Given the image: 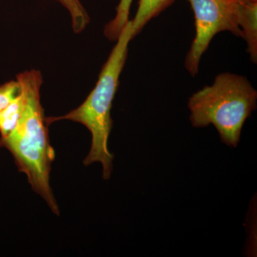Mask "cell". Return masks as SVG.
<instances>
[{"label": "cell", "mask_w": 257, "mask_h": 257, "mask_svg": "<svg viewBox=\"0 0 257 257\" xmlns=\"http://www.w3.org/2000/svg\"><path fill=\"white\" fill-rule=\"evenodd\" d=\"M68 10L72 18V28L75 33H80L89 25L90 18L79 0H55Z\"/></svg>", "instance_id": "9"}, {"label": "cell", "mask_w": 257, "mask_h": 257, "mask_svg": "<svg viewBox=\"0 0 257 257\" xmlns=\"http://www.w3.org/2000/svg\"><path fill=\"white\" fill-rule=\"evenodd\" d=\"M175 0H139V7L133 25V38L142 31L152 19L158 16L162 11L171 6Z\"/></svg>", "instance_id": "6"}, {"label": "cell", "mask_w": 257, "mask_h": 257, "mask_svg": "<svg viewBox=\"0 0 257 257\" xmlns=\"http://www.w3.org/2000/svg\"><path fill=\"white\" fill-rule=\"evenodd\" d=\"M195 17L196 35L185 59L191 75L198 74L201 58L213 37L223 31L243 37L239 25V3L236 0H187Z\"/></svg>", "instance_id": "4"}, {"label": "cell", "mask_w": 257, "mask_h": 257, "mask_svg": "<svg viewBox=\"0 0 257 257\" xmlns=\"http://www.w3.org/2000/svg\"><path fill=\"white\" fill-rule=\"evenodd\" d=\"M133 0H120L116 8V16L104 28V35L111 41H116L128 22Z\"/></svg>", "instance_id": "8"}, {"label": "cell", "mask_w": 257, "mask_h": 257, "mask_svg": "<svg viewBox=\"0 0 257 257\" xmlns=\"http://www.w3.org/2000/svg\"><path fill=\"white\" fill-rule=\"evenodd\" d=\"M20 92V86L17 80L10 81L0 86V111L14 99Z\"/></svg>", "instance_id": "10"}, {"label": "cell", "mask_w": 257, "mask_h": 257, "mask_svg": "<svg viewBox=\"0 0 257 257\" xmlns=\"http://www.w3.org/2000/svg\"><path fill=\"white\" fill-rule=\"evenodd\" d=\"M133 39V25L128 20L116 40L110 55L101 69L95 87L77 109L60 116L45 117L47 124L60 120H70L84 125L92 135V145L84 165L95 162L102 165L103 179L110 178L112 172V154L108 149V140L112 128L111 110L119 86L120 74L128 54L130 42Z\"/></svg>", "instance_id": "2"}, {"label": "cell", "mask_w": 257, "mask_h": 257, "mask_svg": "<svg viewBox=\"0 0 257 257\" xmlns=\"http://www.w3.org/2000/svg\"><path fill=\"white\" fill-rule=\"evenodd\" d=\"M239 4H250V3H256L257 0H236Z\"/></svg>", "instance_id": "11"}, {"label": "cell", "mask_w": 257, "mask_h": 257, "mask_svg": "<svg viewBox=\"0 0 257 257\" xmlns=\"http://www.w3.org/2000/svg\"><path fill=\"white\" fill-rule=\"evenodd\" d=\"M16 80L25 97L23 114L15 130L6 138H0V147L12 154L19 172L27 175L34 192L59 216L60 209L50 184L55 152L41 103L42 73L35 69L25 71L17 76Z\"/></svg>", "instance_id": "1"}, {"label": "cell", "mask_w": 257, "mask_h": 257, "mask_svg": "<svg viewBox=\"0 0 257 257\" xmlns=\"http://www.w3.org/2000/svg\"><path fill=\"white\" fill-rule=\"evenodd\" d=\"M25 97L20 88V92L8 105L0 111V135L1 138H6L18 124L23 114Z\"/></svg>", "instance_id": "7"}, {"label": "cell", "mask_w": 257, "mask_h": 257, "mask_svg": "<svg viewBox=\"0 0 257 257\" xmlns=\"http://www.w3.org/2000/svg\"><path fill=\"white\" fill-rule=\"evenodd\" d=\"M239 25L253 63L257 62V3L240 4Z\"/></svg>", "instance_id": "5"}, {"label": "cell", "mask_w": 257, "mask_h": 257, "mask_svg": "<svg viewBox=\"0 0 257 257\" xmlns=\"http://www.w3.org/2000/svg\"><path fill=\"white\" fill-rule=\"evenodd\" d=\"M257 92L243 76L222 73L212 85L204 87L189 99L194 127L213 124L222 143L236 147L245 121L256 108Z\"/></svg>", "instance_id": "3"}]
</instances>
